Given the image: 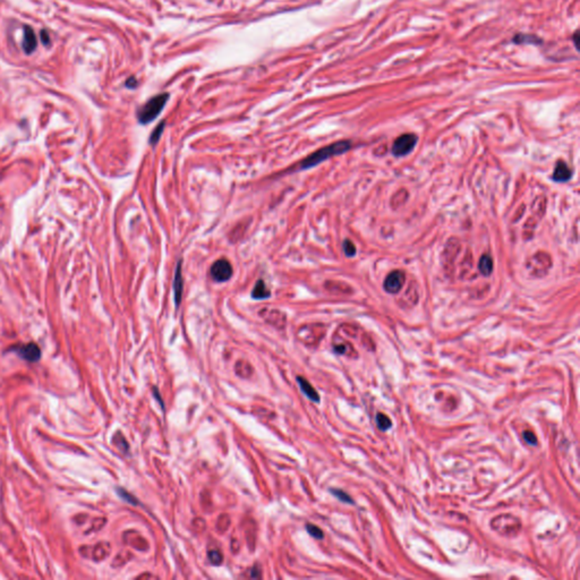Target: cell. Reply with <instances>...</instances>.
<instances>
[{
    "mask_svg": "<svg viewBox=\"0 0 580 580\" xmlns=\"http://www.w3.org/2000/svg\"><path fill=\"white\" fill-rule=\"evenodd\" d=\"M376 423H377V426L380 427V430H382V431H386V430H389L390 427H391V420H390L389 417L384 415V414H377Z\"/></svg>",
    "mask_w": 580,
    "mask_h": 580,
    "instance_id": "cell-15",
    "label": "cell"
},
{
    "mask_svg": "<svg viewBox=\"0 0 580 580\" xmlns=\"http://www.w3.org/2000/svg\"><path fill=\"white\" fill-rule=\"evenodd\" d=\"M297 381H298V384L300 386L301 391L306 396L309 400L312 401H315V403H319L320 401V396L319 393L316 392V390L313 388V385L309 383V382L306 380L305 377H300L298 376L297 377Z\"/></svg>",
    "mask_w": 580,
    "mask_h": 580,
    "instance_id": "cell-10",
    "label": "cell"
},
{
    "mask_svg": "<svg viewBox=\"0 0 580 580\" xmlns=\"http://www.w3.org/2000/svg\"><path fill=\"white\" fill-rule=\"evenodd\" d=\"M405 281L406 274L403 271H400V270H394V271L389 273L388 277L385 278L383 284L384 290L388 293L396 295V293H398L401 289H403Z\"/></svg>",
    "mask_w": 580,
    "mask_h": 580,
    "instance_id": "cell-5",
    "label": "cell"
},
{
    "mask_svg": "<svg viewBox=\"0 0 580 580\" xmlns=\"http://www.w3.org/2000/svg\"><path fill=\"white\" fill-rule=\"evenodd\" d=\"M233 276V266L226 258H220L211 266V277L216 282L228 281Z\"/></svg>",
    "mask_w": 580,
    "mask_h": 580,
    "instance_id": "cell-4",
    "label": "cell"
},
{
    "mask_svg": "<svg viewBox=\"0 0 580 580\" xmlns=\"http://www.w3.org/2000/svg\"><path fill=\"white\" fill-rule=\"evenodd\" d=\"M41 40L43 42V44L45 45H49L50 44V38H49V34L47 31L42 30L41 31Z\"/></svg>",
    "mask_w": 580,
    "mask_h": 580,
    "instance_id": "cell-23",
    "label": "cell"
},
{
    "mask_svg": "<svg viewBox=\"0 0 580 580\" xmlns=\"http://www.w3.org/2000/svg\"><path fill=\"white\" fill-rule=\"evenodd\" d=\"M571 170L568 167V165L564 161H559L555 166L554 173H553V180L558 181V183H564L568 181L571 178Z\"/></svg>",
    "mask_w": 580,
    "mask_h": 580,
    "instance_id": "cell-9",
    "label": "cell"
},
{
    "mask_svg": "<svg viewBox=\"0 0 580 580\" xmlns=\"http://www.w3.org/2000/svg\"><path fill=\"white\" fill-rule=\"evenodd\" d=\"M165 126H166L165 122H161L159 125H158L156 128H154V130L152 131V134H151V136H150V144L151 145H156L157 143L159 142L161 135H162V131H164V129H165Z\"/></svg>",
    "mask_w": 580,
    "mask_h": 580,
    "instance_id": "cell-14",
    "label": "cell"
},
{
    "mask_svg": "<svg viewBox=\"0 0 580 580\" xmlns=\"http://www.w3.org/2000/svg\"><path fill=\"white\" fill-rule=\"evenodd\" d=\"M136 85H137V81H136V79H135V77H130V79L127 80V82H126L127 87L134 88L135 86H136Z\"/></svg>",
    "mask_w": 580,
    "mask_h": 580,
    "instance_id": "cell-25",
    "label": "cell"
},
{
    "mask_svg": "<svg viewBox=\"0 0 580 580\" xmlns=\"http://www.w3.org/2000/svg\"><path fill=\"white\" fill-rule=\"evenodd\" d=\"M37 37L34 31L30 28V26H25L24 28V38H23L22 47L26 55H31L34 50L37 49Z\"/></svg>",
    "mask_w": 580,
    "mask_h": 580,
    "instance_id": "cell-7",
    "label": "cell"
},
{
    "mask_svg": "<svg viewBox=\"0 0 580 580\" xmlns=\"http://www.w3.org/2000/svg\"><path fill=\"white\" fill-rule=\"evenodd\" d=\"M153 393H154V396L157 397V400L159 401V403L161 404V407L164 408V407H165V405H164V401H162V398H161V396H160V393H158V389H157V388H153Z\"/></svg>",
    "mask_w": 580,
    "mask_h": 580,
    "instance_id": "cell-26",
    "label": "cell"
},
{
    "mask_svg": "<svg viewBox=\"0 0 580 580\" xmlns=\"http://www.w3.org/2000/svg\"><path fill=\"white\" fill-rule=\"evenodd\" d=\"M183 276H181V261L178 262L176 266L175 272V280H173V296H175V303L178 307L181 300V295H183Z\"/></svg>",
    "mask_w": 580,
    "mask_h": 580,
    "instance_id": "cell-8",
    "label": "cell"
},
{
    "mask_svg": "<svg viewBox=\"0 0 580 580\" xmlns=\"http://www.w3.org/2000/svg\"><path fill=\"white\" fill-rule=\"evenodd\" d=\"M524 438H525V440L527 441V442L529 444H536V442H537L536 436H535V434H534V433L532 431H526V432H524Z\"/></svg>",
    "mask_w": 580,
    "mask_h": 580,
    "instance_id": "cell-22",
    "label": "cell"
},
{
    "mask_svg": "<svg viewBox=\"0 0 580 580\" xmlns=\"http://www.w3.org/2000/svg\"><path fill=\"white\" fill-rule=\"evenodd\" d=\"M417 137L414 134H404L394 141L392 145V154L394 157H405L411 153L415 148Z\"/></svg>",
    "mask_w": 580,
    "mask_h": 580,
    "instance_id": "cell-3",
    "label": "cell"
},
{
    "mask_svg": "<svg viewBox=\"0 0 580 580\" xmlns=\"http://www.w3.org/2000/svg\"><path fill=\"white\" fill-rule=\"evenodd\" d=\"M169 99L168 93H162L159 95L153 96L152 99L149 100L144 106H143L140 110H138V122L141 124H149L153 122L158 116L161 114L162 109H164L166 103H167Z\"/></svg>",
    "mask_w": 580,
    "mask_h": 580,
    "instance_id": "cell-2",
    "label": "cell"
},
{
    "mask_svg": "<svg viewBox=\"0 0 580 580\" xmlns=\"http://www.w3.org/2000/svg\"><path fill=\"white\" fill-rule=\"evenodd\" d=\"M208 559H210L211 563L214 564V566H220L223 561V556L218 550H212L208 552Z\"/></svg>",
    "mask_w": 580,
    "mask_h": 580,
    "instance_id": "cell-17",
    "label": "cell"
},
{
    "mask_svg": "<svg viewBox=\"0 0 580 580\" xmlns=\"http://www.w3.org/2000/svg\"><path fill=\"white\" fill-rule=\"evenodd\" d=\"M230 517L228 515H221L216 521V528L219 532H226L230 526Z\"/></svg>",
    "mask_w": 580,
    "mask_h": 580,
    "instance_id": "cell-16",
    "label": "cell"
},
{
    "mask_svg": "<svg viewBox=\"0 0 580 580\" xmlns=\"http://www.w3.org/2000/svg\"><path fill=\"white\" fill-rule=\"evenodd\" d=\"M236 374L241 377H249L253 373V367L250 366L249 362L246 361H239L235 366Z\"/></svg>",
    "mask_w": 580,
    "mask_h": 580,
    "instance_id": "cell-13",
    "label": "cell"
},
{
    "mask_svg": "<svg viewBox=\"0 0 580 580\" xmlns=\"http://www.w3.org/2000/svg\"><path fill=\"white\" fill-rule=\"evenodd\" d=\"M252 297L255 299H265L270 297V290L266 288V286L263 280H258L255 285V287L252 291Z\"/></svg>",
    "mask_w": 580,
    "mask_h": 580,
    "instance_id": "cell-12",
    "label": "cell"
},
{
    "mask_svg": "<svg viewBox=\"0 0 580 580\" xmlns=\"http://www.w3.org/2000/svg\"><path fill=\"white\" fill-rule=\"evenodd\" d=\"M332 494H333L334 497H337L340 501L342 502H346V503H353V500H351V497L348 496L347 493L343 492V491H340V490H331Z\"/></svg>",
    "mask_w": 580,
    "mask_h": 580,
    "instance_id": "cell-20",
    "label": "cell"
},
{
    "mask_svg": "<svg viewBox=\"0 0 580 580\" xmlns=\"http://www.w3.org/2000/svg\"><path fill=\"white\" fill-rule=\"evenodd\" d=\"M342 249H343V252L347 255L348 257H351L354 256L356 254V247L353 243H351L349 239H346L345 242L342 244Z\"/></svg>",
    "mask_w": 580,
    "mask_h": 580,
    "instance_id": "cell-19",
    "label": "cell"
},
{
    "mask_svg": "<svg viewBox=\"0 0 580 580\" xmlns=\"http://www.w3.org/2000/svg\"><path fill=\"white\" fill-rule=\"evenodd\" d=\"M250 577L252 578H261V570H260V567L258 566H255L252 572H250Z\"/></svg>",
    "mask_w": 580,
    "mask_h": 580,
    "instance_id": "cell-24",
    "label": "cell"
},
{
    "mask_svg": "<svg viewBox=\"0 0 580 580\" xmlns=\"http://www.w3.org/2000/svg\"><path fill=\"white\" fill-rule=\"evenodd\" d=\"M478 270L484 277H489L493 272V260L490 255H483L478 262Z\"/></svg>",
    "mask_w": 580,
    "mask_h": 580,
    "instance_id": "cell-11",
    "label": "cell"
},
{
    "mask_svg": "<svg viewBox=\"0 0 580 580\" xmlns=\"http://www.w3.org/2000/svg\"><path fill=\"white\" fill-rule=\"evenodd\" d=\"M17 354L25 361L34 363L38 362L41 357V351L36 343H29L17 348Z\"/></svg>",
    "mask_w": 580,
    "mask_h": 580,
    "instance_id": "cell-6",
    "label": "cell"
},
{
    "mask_svg": "<svg viewBox=\"0 0 580 580\" xmlns=\"http://www.w3.org/2000/svg\"><path fill=\"white\" fill-rule=\"evenodd\" d=\"M574 37H575V38H574V40H575V44H576V47L578 48V41H577V39H578V32H576Z\"/></svg>",
    "mask_w": 580,
    "mask_h": 580,
    "instance_id": "cell-27",
    "label": "cell"
},
{
    "mask_svg": "<svg viewBox=\"0 0 580 580\" xmlns=\"http://www.w3.org/2000/svg\"><path fill=\"white\" fill-rule=\"evenodd\" d=\"M138 578H140V579H143V578H150V579H151V578H154V577H153V576L149 575V574H146L145 576H141V577H138Z\"/></svg>",
    "mask_w": 580,
    "mask_h": 580,
    "instance_id": "cell-28",
    "label": "cell"
},
{
    "mask_svg": "<svg viewBox=\"0 0 580 580\" xmlns=\"http://www.w3.org/2000/svg\"><path fill=\"white\" fill-rule=\"evenodd\" d=\"M350 148H351V143L349 141H339V142L332 143V144L324 146V148L318 150L316 152L312 153L311 156L305 158V159L299 164V169L303 170V169H309L312 167H315V166L320 165L321 162L328 160L329 158L343 154L345 152H347V151H349Z\"/></svg>",
    "mask_w": 580,
    "mask_h": 580,
    "instance_id": "cell-1",
    "label": "cell"
},
{
    "mask_svg": "<svg viewBox=\"0 0 580 580\" xmlns=\"http://www.w3.org/2000/svg\"><path fill=\"white\" fill-rule=\"evenodd\" d=\"M306 529H307V532L309 533V535L314 537V539H323V536H324L323 535V532L321 531V529L318 527V526L308 524Z\"/></svg>",
    "mask_w": 580,
    "mask_h": 580,
    "instance_id": "cell-18",
    "label": "cell"
},
{
    "mask_svg": "<svg viewBox=\"0 0 580 580\" xmlns=\"http://www.w3.org/2000/svg\"><path fill=\"white\" fill-rule=\"evenodd\" d=\"M118 493H119V496H121V497L124 498V500L128 502V503L135 504V505H137V504H138V502H137V500H136V497L131 496V494H129L128 492H126L125 490H123V489H119V490H118Z\"/></svg>",
    "mask_w": 580,
    "mask_h": 580,
    "instance_id": "cell-21",
    "label": "cell"
}]
</instances>
